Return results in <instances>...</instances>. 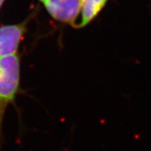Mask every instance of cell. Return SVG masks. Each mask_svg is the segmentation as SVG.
Listing matches in <instances>:
<instances>
[{"label": "cell", "mask_w": 151, "mask_h": 151, "mask_svg": "<svg viewBox=\"0 0 151 151\" xmlns=\"http://www.w3.org/2000/svg\"><path fill=\"white\" fill-rule=\"evenodd\" d=\"M107 0H81V21L75 28L80 29L88 25L101 12Z\"/></svg>", "instance_id": "277c9868"}, {"label": "cell", "mask_w": 151, "mask_h": 151, "mask_svg": "<svg viewBox=\"0 0 151 151\" xmlns=\"http://www.w3.org/2000/svg\"><path fill=\"white\" fill-rule=\"evenodd\" d=\"M20 84V58L18 54L0 58V131L9 105L13 103Z\"/></svg>", "instance_id": "6da1fadb"}, {"label": "cell", "mask_w": 151, "mask_h": 151, "mask_svg": "<svg viewBox=\"0 0 151 151\" xmlns=\"http://www.w3.org/2000/svg\"><path fill=\"white\" fill-rule=\"evenodd\" d=\"M28 22L0 27V58L17 54L27 31Z\"/></svg>", "instance_id": "3957f363"}, {"label": "cell", "mask_w": 151, "mask_h": 151, "mask_svg": "<svg viewBox=\"0 0 151 151\" xmlns=\"http://www.w3.org/2000/svg\"><path fill=\"white\" fill-rule=\"evenodd\" d=\"M52 18L75 27L81 14V0H38Z\"/></svg>", "instance_id": "7a4b0ae2"}, {"label": "cell", "mask_w": 151, "mask_h": 151, "mask_svg": "<svg viewBox=\"0 0 151 151\" xmlns=\"http://www.w3.org/2000/svg\"><path fill=\"white\" fill-rule=\"evenodd\" d=\"M5 1H6V0H0V9H1V7L2 6L3 3L5 2Z\"/></svg>", "instance_id": "5b68a950"}]
</instances>
